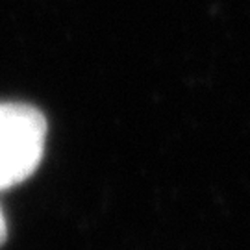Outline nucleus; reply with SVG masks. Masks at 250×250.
<instances>
[{
	"mask_svg": "<svg viewBox=\"0 0 250 250\" xmlns=\"http://www.w3.org/2000/svg\"><path fill=\"white\" fill-rule=\"evenodd\" d=\"M46 119L34 106L0 104V191L28 180L45 152Z\"/></svg>",
	"mask_w": 250,
	"mask_h": 250,
	"instance_id": "f257e3e1",
	"label": "nucleus"
},
{
	"mask_svg": "<svg viewBox=\"0 0 250 250\" xmlns=\"http://www.w3.org/2000/svg\"><path fill=\"white\" fill-rule=\"evenodd\" d=\"M6 237H8V224H6V217H4L2 206H0V245H4Z\"/></svg>",
	"mask_w": 250,
	"mask_h": 250,
	"instance_id": "f03ea898",
	"label": "nucleus"
}]
</instances>
